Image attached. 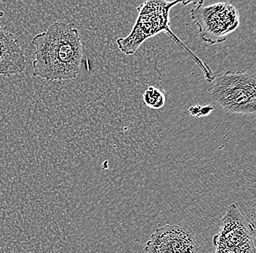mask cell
I'll return each mask as SVG.
<instances>
[{"label":"cell","mask_w":256,"mask_h":253,"mask_svg":"<svg viewBox=\"0 0 256 253\" xmlns=\"http://www.w3.org/2000/svg\"><path fill=\"white\" fill-rule=\"evenodd\" d=\"M33 76L47 81L72 80L79 75L83 58L80 33L73 23L56 22L34 37Z\"/></svg>","instance_id":"cell-1"},{"label":"cell","mask_w":256,"mask_h":253,"mask_svg":"<svg viewBox=\"0 0 256 253\" xmlns=\"http://www.w3.org/2000/svg\"><path fill=\"white\" fill-rule=\"evenodd\" d=\"M177 0H144L137 8L138 15L132 30L126 38L116 40V45L123 54L132 55L144 42L160 33H164L170 37L194 61L202 73L206 81L212 83L216 75L210 67L202 61L185 43L172 33L170 27V11L176 5Z\"/></svg>","instance_id":"cell-2"},{"label":"cell","mask_w":256,"mask_h":253,"mask_svg":"<svg viewBox=\"0 0 256 253\" xmlns=\"http://www.w3.org/2000/svg\"><path fill=\"white\" fill-rule=\"evenodd\" d=\"M214 81L210 96L226 112L236 114H256L255 75L227 71L216 75Z\"/></svg>","instance_id":"cell-3"},{"label":"cell","mask_w":256,"mask_h":253,"mask_svg":"<svg viewBox=\"0 0 256 253\" xmlns=\"http://www.w3.org/2000/svg\"><path fill=\"white\" fill-rule=\"evenodd\" d=\"M191 17L198 27L200 39L212 46L226 41L228 35L240 25L239 12L230 3L195 6L191 10Z\"/></svg>","instance_id":"cell-4"},{"label":"cell","mask_w":256,"mask_h":253,"mask_svg":"<svg viewBox=\"0 0 256 253\" xmlns=\"http://www.w3.org/2000/svg\"><path fill=\"white\" fill-rule=\"evenodd\" d=\"M255 228L233 203L226 209L219 231L212 238L215 252L250 253L256 252Z\"/></svg>","instance_id":"cell-5"},{"label":"cell","mask_w":256,"mask_h":253,"mask_svg":"<svg viewBox=\"0 0 256 253\" xmlns=\"http://www.w3.org/2000/svg\"><path fill=\"white\" fill-rule=\"evenodd\" d=\"M201 245L192 232L176 224L156 229L147 241L144 251L150 253L198 252Z\"/></svg>","instance_id":"cell-6"},{"label":"cell","mask_w":256,"mask_h":253,"mask_svg":"<svg viewBox=\"0 0 256 253\" xmlns=\"http://www.w3.org/2000/svg\"><path fill=\"white\" fill-rule=\"evenodd\" d=\"M26 58L17 38L6 28L0 27V76L24 73Z\"/></svg>","instance_id":"cell-7"},{"label":"cell","mask_w":256,"mask_h":253,"mask_svg":"<svg viewBox=\"0 0 256 253\" xmlns=\"http://www.w3.org/2000/svg\"><path fill=\"white\" fill-rule=\"evenodd\" d=\"M144 103L153 109L161 108L166 102L164 92L160 89L150 86L144 94Z\"/></svg>","instance_id":"cell-8"},{"label":"cell","mask_w":256,"mask_h":253,"mask_svg":"<svg viewBox=\"0 0 256 253\" xmlns=\"http://www.w3.org/2000/svg\"><path fill=\"white\" fill-rule=\"evenodd\" d=\"M177 1L178 3H182L184 6H186L190 4L195 5V6H196L204 5L206 0H177Z\"/></svg>","instance_id":"cell-9"}]
</instances>
